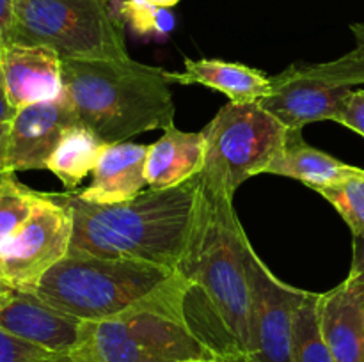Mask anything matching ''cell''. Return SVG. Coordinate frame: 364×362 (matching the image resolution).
<instances>
[{"label":"cell","instance_id":"cell-1","mask_svg":"<svg viewBox=\"0 0 364 362\" xmlns=\"http://www.w3.org/2000/svg\"><path fill=\"white\" fill-rule=\"evenodd\" d=\"M247 234L233 197L199 174L194 222L178 272L188 280L185 316L194 336L219 357L247 362L249 286Z\"/></svg>","mask_w":364,"mask_h":362},{"label":"cell","instance_id":"cell-2","mask_svg":"<svg viewBox=\"0 0 364 362\" xmlns=\"http://www.w3.org/2000/svg\"><path fill=\"white\" fill-rule=\"evenodd\" d=\"M199 174L173 188H148L117 204L63 195L73 212L70 254L134 259L178 270L194 222Z\"/></svg>","mask_w":364,"mask_h":362},{"label":"cell","instance_id":"cell-3","mask_svg":"<svg viewBox=\"0 0 364 362\" xmlns=\"http://www.w3.org/2000/svg\"><path fill=\"white\" fill-rule=\"evenodd\" d=\"M171 75L135 60L63 59V85L78 123L107 144L174 124Z\"/></svg>","mask_w":364,"mask_h":362},{"label":"cell","instance_id":"cell-4","mask_svg":"<svg viewBox=\"0 0 364 362\" xmlns=\"http://www.w3.org/2000/svg\"><path fill=\"white\" fill-rule=\"evenodd\" d=\"M178 270L134 259L68 254L32 293L80 322H102L173 295H188Z\"/></svg>","mask_w":364,"mask_h":362},{"label":"cell","instance_id":"cell-5","mask_svg":"<svg viewBox=\"0 0 364 362\" xmlns=\"http://www.w3.org/2000/svg\"><path fill=\"white\" fill-rule=\"evenodd\" d=\"M185 300L187 295H173L114 318L82 322L68 357L75 362H187L213 357L188 327Z\"/></svg>","mask_w":364,"mask_h":362},{"label":"cell","instance_id":"cell-6","mask_svg":"<svg viewBox=\"0 0 364 362\" xmlns=\"http://www.w3.org/2000/svg\"><path fill=\"white\" fill-rule=\"evenodd\" d=\"M14 7L11 43L46 46L60 59H130L109 0H14Z\"/></svg>","mask_w":364,"mask_h":362},{"label":"cell","instance_id":"cell-7","mask_svg":"<svg viewBox=\"0 0 364 362\" xmlns=\"http://www.w3.org/2000/svg\"><path fill=\"white\" fill-rule=\"evenodd\" d=\"M206 162L201 176L233 197L249 177L267 172L290 131L259 103H228L201 130Z\"/></svg>","mask_w":364,"mask_h":362},{"label":"cell","instance_id":"cell-8","mask_svg":"<svg viewBox=\"0 0 364 362\" xmlns=\"http://www.w3.org/2000/svg\"><path fill=\"white\" fill-rule=\"evenodd\" d=\"M251 314L247 362H294V325L308 291L277 279L251 241L245 252Z\"/></svg>","mask_w":364,"mask_h":362},{"label":"cell","instance_id":"cell-9","mask_svg":"<svg viewBox=\"0 0 364 362\" xmlns=\"http://www.w3.org/2000/svg\"><path fill=\"white\" fill-rule=\"evenodd\" d=\"M73 212L60 194H46L31 219L0 245V270L16 290L34 291L50 268L70 254Z\"/></svg>","mask_w":364,"mask_h":362},{"label":"cell","instance_id":"cell-10","mask_svg":"<svg viewBox=\"0 0 364 362\" xmlns=\"http://www.w3.org/2000/svg\"><path fill=\"white\" fill-rule=\"evenodd\" d=\"M75 123L77 114L64 92L16 110L0 137V174L46 169L63 131Z\"/></svg>","mask_w":364,"mask_h":362},{"label":"cell","instance_id":"cell-11","mask_svg":"<svg viewBox=\"0 0 364 362\" xmlns=\"http://www.w3.org/2000/svg\"><path fill=\"white\" fill-rule=\"evenodd\" d=\"M350 94L352 87L306 78L290 66L272 77V91L258 103L288 131H302L316 121H336Z\"/></svg>","mask_w":364,"mask_h":362},{"label":"cell","instance_id":"cell-12","mask_svg":"<svg viewBox=\"0 0 364 362\" xmlns=\"http://www.w3.org/2000/svg\"><path fill=\"white\" fill-rule=\"evenodd\" d=\"M82 322L59 311L32 291H14L0 307V330L53 355H68L77 344Z\"/></svg>","mask_w":364,"mask_h":362},{"label":"cell","instance_id":"cell-13","mask_svg":"<svg viewBox=\"0 0 364 362\" xmlns=\"http://www.w3.org/2000/svg\"><path fill=\"white\" fill-rule=\"evenodd\" d=\"M0 71L7 99L16 110L50 102L64 92L63 59L46 46L21 43L0 46Z\"/></svg>","mask_w":364,"mask_h":362},{"label":"cell","instance_id":"cell-14","mask_svg":"<svg viewBox=\"0 0 364 362\" xmlns=\"http://www.w3.org/2000/svg\"><path fill=\"white\" fill-rule=\"evenodd\" d=\"M320 329L334 362H364L363 291L350 277L320 293Z\"/></svg>","mask_w":364,"mask_h":362},{"label":"cell","instance_id":"cell-15","mask_svg":"<svg viewBox=\"0 0 364 362\" xmlns=\"http://www.w3.org/2000/svg\"><path fill=\"white\" fill-rule=\"evenodd\" d=\"M148 146L134 142L107 144L92 170V181L77 195L96 204H117L137 197L146 187ZM75 192V190H73Z\"/></svg>","mask_w":364,"mask_h":362},{"label":"cell","instance_id":"cell-16","mask_svg":"<svg viewBox=\"0 0 364 362\" xmlns=\"http://www.w3.org/2000/svg\"><path fill=\"white\" fill-rule=\"evenodd\" d=\"M206 162L203 131H181L174 124L148 146L146 180L149 188H173L201 174Z\"/></svg>","mask_w":364,"mask_h":362},{"label":"cell","instance_id":"cell-17","mask_svg":"<svg viewBox=\"0 0 364 362\" xmlns=\"http://www.w3.org/2000/svg\"><path fill=\"white\" fill-rule=\"evenodd\" d=\"M185 71L171 73V82L199 84L226 94L231 103H258L272 91V77L265 71L220 59H185Z\"/></svg>","mask_w":364,"mask_h":362},{"label":"cell","instance_id":"cell-18","mask_svg":"<svg viewBox=\"0 0 364 362\" xmlns=\"http://www.w3.org/2000/svg\"><path fill=\"white\" fill-rule=\"evenodd\" d=\"M267 172L294 177L316 190V188L343 183L348 177L363 172V169L348 165V163L309 146L302 138V131H290L287 144L270 162Z\"/></svg>","mask_w":364,"mask_h":362},{"label":"cell","instance_id":"cell-19","mask_svg":"<svg viewBox=\"0 0 364 362\" xmlns=\"http://www.w3.org/2000/svg\"><path fill=\"white\" fill-rule=\"evenodd\" d=\"M107 142L80 123L70 124L50 155L46 170L55 174L68 192H73L92 172Z\"/></svg>","mask_w":364,"mask_h":362},{"label":"cell","instance_id":"cell-20","mask_svg":"<svg viewBox=\"0 0 364 362\" xmlns=\"http://www.w3.org/2000/svg\"><path fill=\"white\" fill-rule=\"evenodd\" d=\"M45 197L43 192L21 185L16 174H0V245L31 219Z\"/></svg>","mask_w":364,"mask_h":362},{"label":"cell","instance_id":"cell-21","mask_svg":"<svg viewBox=\"0 0 364 362\" xmlns=\"http://www.w3.org/2000/svg\"><path fill=\"white\" fill-rule=\"evenodd\" d=\"M350 31L355 39V48L352 52L329 62L295 66L299 75L331 85L354 87V85L364 84V23H352Z\"/></svg>","mask_w":364,"mask_h":362},{"label":"cell","instance_id":"cell-22","mask_svg":"<svg viewBox=\"0 0 364 362\" xmlns=\"http://www.w3.org/2000/svg\"><path fill=\"white\" fill-rule=\"evenodd\" d=\"M320 293H309L295 316L294 362H334L320 329Z\"/></svg>","mask_w":364,"mask_h":362},{"label":"cell","instance_id":"cell-23","mask_svg":"<svg viewBox=\"0 0 364 362\" xmlns=\"http://www.w3.org/2000/svg\"><path fill=\"white\" fill-rule=\"evenodd\" d=\"M326 201L336 208L354 238H364V169L333 187L316 188Z\"/></svg>","mask_w":364,"mask_h":362},{"label":"cell","instance_id":"cell-24","mask_svg":"<svg viewBox=\"0 0 364 362\" xmlns=\"http://www.w3.org/2000/svg\"><path fill=\"white\" fill-rule=\"evenodd\" d=\"M112 11L135 34L166 38L174 28V16L169 9L153 6L148 0H119Z\"/></svg>","mask_w":364,"mask_h":362},{"label":"cell","instance_id":"cell-25","mask_svg":"<svg viewBox=\"0 0 364 362\" xmlns=\"http://www.w3.org/2000/svg\"><path fill=\"white\" fill-rule=\"evenodd\" d=\"M53 353L0 330V362H43Z\"/></svg>","mask_w":364,"mask_h":362},{"label":"cell","instance_id":"cell-26","mask_svg":"<svg viewBox=\"0 0 364 362\" xmlns=\"http://www.w3.org/2000/svg\"><path fill=\"white\" fill-rule=\"evenodd\" d=\"M336 123L350 128L364 137V91H352Z\"/></svg>","mask_w":364,"mask_h":362},{"label":"cell","instance_id":"cell-27","mask_svg":"<svg viewBox=\"0 0 364 362\" xmlns=\"http://www.w3.org/2000/svg\"><path fill=\"white\" fill-rule=\"evenodd\" d=\"M14 21H16L14 0H0V46L11 43Z\"/></svg>","mask_w":364,"mask_h":362},{"label":"cell","instance_id":"cell-28","mask_svg":"<svg viewBox=\"0 0 364 362\" xmlns=\"http://www.w3.org/2000/svg\"><path fill=\"white\" fill-rule=\"evenodd\" d=\"M348 277L364 291V238L352 240V266Z\"/></svg>","mask_w":364,"mask_h":362},{"label":"cell","instance_id":"cell-29","mask_svg":"<svg viewBox=\"0 0 364 362\" xmlns=\"http://www.w3.org/2000/svg\"><path fill=\"white\" fill-rule=\"evenodd\" d=\"M14 114H16V109H14V106L9 103V99H7L2 71H0V126H4V124H9L11 121H13Z\"/></svg>","mask_w":364,"mask_h":362},{"label":"cell","instance_id":"cell-30","mask_svg":"<svg viewBox=\"0 0 364 362\" xmlns=\"http://www.w3.org/2000/svg\"><path fill=\"white\" fill-rule=\"evenodd\" d=\"M14 291H16V287H14L13 284L6 279V275H4L2 270H0V307H2V305L6 304L11 297H13Z\"/></svg>","mask_w":364,"mask_h":362},{"label":"cell","instance_id":"cell-31","mask_svg":"<svg viewBox=\"0 0 364 362\" xmlns=\"http://www.w3.org/2000/svg\"><path fill=\"white\" fill-rule=\"evenodd\" d=\"M187 362H244V361H235V358H226V357H205V358H194V361H187Z\"/></svg>","mask_w":364,"mask_h":362},{"label":"cell","instance_id":"cell-32","mask_svg":"<svg viewBox=\"0 0 364 362\" xmlns=\"http://www.w3.org/2000/svg\"><path fill=\"white\" fill-rule=\"evenodd\" d=\"M149 4H153V6H159V7H166V9H171V7L176 6L180 0H148Z\"/></svg>","mask_w":364,"mask_h":362},{"label":"cell","instance_id":"cell-33","mask_svg":"<svg viewBox=\"0 0 364 362\" xmlns=\"http://www.w3.org/2000/svg\"><path fill=\"white\" fill-rule=\"evenodd\" d=\"M43 362H75V361L71 357H68V355H53V357L46 358V361Z\"/></svg>","mask_w":364,"mask_h":362},{"label":"cell","instance_id":"cell-34","mask_svg":"<svg viewBox=\"0 0 364 362\" xmlns=\"http://www.w3.org/2000/svg\"><path fill=\"white\" fill-rule=\"evenodd\" d=\"M6 126H7V124H4V126H0V137H2V133H4V130H6Z\"/></svg>","mask_w":364,"mask_h":362},{"label":"cell","instance_id":"cell-35","mask_svg":"<svg viewBox=\"0 0 364 362\" xmlns=\"http://www.w3.org/2000/svg\"><path fill=\"white\" fill-rule=\"evenodd\" d=\"M363 305H364V291H363Z\"/></svg>","mask_w":364,"mask_h":362}]
</instances>
